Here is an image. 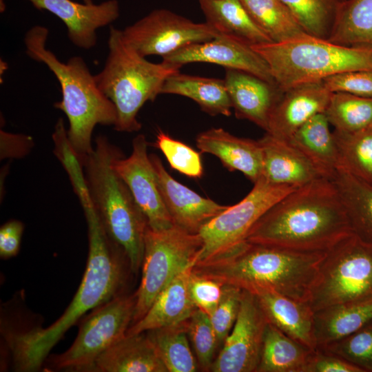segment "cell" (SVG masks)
Segmentation results:
<instances>
[{
  "instance_id": "obj_31",
  "label": "cell",
  "mask_w": 372,
  "mask_h": 372,
  "mask_svg": "<svg viewBox=\"0 0 372 372\" xmlns=\"http://www.w3.org/2000/svg\"><path fill=\"white\" fill-rule=\"evenodd\" d=\"M328 40L348 47L372 48V0H345Z\"/></svg>"
},
{
  "instance_id": "obj_47",
  "label": "cell",
  "mask_w": 372,
  "mask_h": 372,
  "mask_svg": "<svg viewBox=\"0 0 372 372\" xmlns=\"http://www.w3.org/2000/svg\"><path fill=\"white\" fill-rule=\"evenodd\" d=\"M83 3H87V4L93 3L92 0H83Z\"/></svg>"
},
{
  "instance_id": "obj_7",
  "label": "cell",
  "mask_w": 372,
  "mask_h": 372,
  "mask_svg": "<svg viewBox=\"0 0 372 372\" xmlns=\"http://www.w3.org/2000/svg\"><path fill=\"white\" fill-rule=\"evenodd\" d=\"M252 48L265 59L282 92L345 72L372 70V48L344 46L307 34Z\"/></svg>"
},
{
  "instance_id": "obj_42",
  "label": "cell",
  "mask_w": 372,
  "mask_h": 372,
  "mask_svg": "<svg viewBox=\"0 0 372 372\" xmlns=\"http://www.w3.org/2000/svg\"><path fill=\"white\" fill-rule=\"evenodd\" d=\"M322 82L331 92L372 97V70L345 72L329 76Z\"/></svg>"
},
{
  "instance_id": "obj_1",
  "label": "cell",
  "mask_w": 372,
  "mask_h": 372,
  "mask_svg": "<svg viewBox=\"0 0 372 372\" xmlns=\"http://www.w3.org/2000/svg\"><path fill=\"white\" fill-rule=\"evenodd\" d=\"M88 229L89 251L81 284L69 306L48 327L30 330L22 340L19 371L41 368L52 348L87 311L121 295L124 282L123 249L106 233L87 189L77 194Z\"/></svg>"
},
{
  "instance_id": "obj_35",
  "label": "cell",
  "mask_w": 372,
  "mask_h": 372,
  "mask_svg": "<svg viewBox=\"0 0 372 372\" xmlns=\"http://www.w3.org/2000/svg\"><path fill=\"white\" fill-rule=\"evenodd\" d=\"M342 167L372 185V125L354 132H333Z\"/></svg>"
},
{
  "instance_id": "obj_34",
  "label": "cell",
  "mask_w": 372,
  "mask_h": 372,
  "mask_svg": "<svg viewBox=\"0 0 372 372\" xmlns=\"http://www.w3.org/2000/svg\"><path fill=\"white\" fill-rule=\"evenodd\" d=\"M324 114L335 130L354 132L372 125V97L332 92Z\"/></svg>"
},
{
  "instance_id": "obj_18",
  "label": "cell",
  "mask_w": 372,
  "mask_h": 372,
  "mask_svg": "<svg viewBox=\"0 0 372 372\" xmlns=\"http://www.w3.org/2000/svg\"><path fill=\"white\" fill-rule=\"evenodd\" d=\"M331 93L322 81L300 84L283 91L271 112L266 133L288 141L309 119L324 113Z\"/></svg>"
},
{
  "instance_id": "obj_28",
  "label": "cell",
  "mask_w": 372,
  "mask_h": 372,
  "mask_svg": "<svg viewBox=\"0 0 372 372\" xmlns=\"http://www.w3.org/2000/svg\"><path fill=\"white\" fill-rule=\"evenodd\" d=\"M331 180L341 198L351 233L372 243V185L343 167Z\"/></svg>"
},
{
  "instance_id": "obj_40",
  "label": "cell",
  "mask_w": 372,
  "mask_h": 372,
  "mask_svg": "<svg viewBox=\"0 0 372 372\" xmlns=\"http://www.w3.org/2000/svg\"><path fill=\"white\" fill-rule=\"evenodd\" d=\"M242 289L224 285L221 300L210 316L218 346L223 345L236 320L240 304Z\"/></svg>"
},
{
  "instance_id": "obj_10",
  "label": "cell",
  "mask_w": 372,
  "mask_h": 372,
  "mask_svg": "<svg viewBox=\"0 0 372 372\" xmlns=\"http://www.w3.org/2000/svg\"><path fill=\"white\" fill-rule=\"evenodd\" d=\"M135 304V294H121L92 310L82 320L70 347L48 358V369L91 372L96 359L125 335Z\"/></svg>"
},
{
  "instance_id": "obj_16",
  "label": "cell",
  "mask_w": 372,
  "mask_h": 372,
  "mask_svg": "<svg viewBox=\"0 0 372 372\" xmlns=\"http://www.w3.org/2000/svg\"><path fill=\"white\" fill-rule=\"evenodd\" d=\"M38 10H47L60 19L68 30L70 41L76 47L89 50L97 43L96 30L116 21L120 15L117 0L98 4L72 0H26Z\"/></svg>"
},
{
  "instance_id": "obj_6",
  "label": "cell",
  "mask_w": 372,
  "mask_h": 372,
  "mask_svg": "<svg viewBox=\"0 0 372 372\" xmlns=\"http://www.w3.org/2000/svg\"><path fill=\"white\" fill-rule=\"evenodd\" d=\"M108 54L102 70L94 75L101 91L113 103L117 113L114 129L118 132L139 130L137 114L147 101L161 94L171 75L181 65L162 61L152 63L140 54L124 39L122 30L111 26Z\"/></svg>"
},
{
  "instance_id": "obj_41",
  "label": "cell",
  "mask_w": 372,
  "mask_h": 372,
  "mask_svg": "<svg viewBox=\"0 0 372 372\" xmlns=\"http://www.w3.org/2000/svg\"><path fill=\"white\" fill-rule=\"evenodd\" d=\"M222 283L192 272L189 278V292L196 307L209 317L218 305L223 292Z\"/></svg>"
},
{
  "instance_id": "obj_13",
  "label": "cell",
  "mask_w": 372,
  "mask_h": 372,
  "mask_svg": "<svg viewBox=\"0 0 372 372\" xmlns=\"http://www.w3.org/2000/svg\"><path fill=\"white\" fill-rule=\"evenodd\" d=\"M267 322L256 296L242 290L235 324L210 371L256 372Z\"/></svg>"
},
{
  "instance_id": "obj_2",
  "label": "cell",
  "mask_w": 372,
  "mask_h": 372,
  "mask_svg": "<svg viewBox=\"0 0 372 372\" xmlns=\"http://www.w3.org/2000/svg\"><path fill=\"white\" fill-rule=\"evenodd\" d=\"M332 180L320 178L297 187L255 223L246 241L300 251H326L351 234Z\"/></svg>"
},
{
  "instance_id": "obj_43",
  "label": "cell",
  "mask_w": 372,
  "mask_h": 372,
  "mask_svg": "<svg viewBox=\"0 0 372 372\" xmlns=\"http://www.w3.org/2000/svg\"><path fill=\"white\" fill-rule=\"evenodd\" d=\"M302 372H363L359 367L320 349L310 353Z\"/></svg>"
},
{
  "instance_id": "obj_32",
  "label": "cell",
  "mask_w": 372,
  "mask_h": 372,
  "mask_svg": "<svg viewBox=\"0 0 372 372\" xmlns=\"http://www.w3.org/2000/svg\"><path fill=\"white\" fill-rule=\"evenodd\" d=\"M145 332L167 371H197V363L188 340L186 321Z\"/></svg>"
},
{
  "instance_id": "obj_11",
  "label": "cell",
  "mask_w": 372,
  "mask_h": 372,
  "mask_svg": "<svg viewBox=\"0 0 372 372\" xmlns=\"http://www.w3.org/2000/svg\"><path fill=\"white\" fill-rule=\"evenodd\" d=\"M240 202L207 223L198 233L202 247L196 262L223 254L246 241L258 219L276 203L297 187L269 183L260 178Z\"/></svg>"
},
{
  "instance_id": "obj_21",
  "label": "cell",
  "mask_w": 372,
  "mask_h": 372,
  "mask_svg": "<svg viewBox=\"0 0 372 372\" xmlns=\"http://www.w3.org/2000/svg\"><path fill=\"white\" fill-rule=\"evenodd\" d=\"M203 153L218 157L229 171L242 172L254 183L261 178L262 152L258 141L236 136L222 128H211L196 136Z\"/></svg>"
},
{
  "instance_id": "obj_46",
  "label": "cell",
  "mask_w": 372,
  "mask_h": 372,
  "mask_svg": "<svg viewBox=\"0 0 372 372\" xmlns=\"http://www.w3.org/2000/svg\"><path fill=\"white\" fill-rule=\"evenodd\" d=\"M6 10V4L4 0H0V12L2 13Z\"/></svg>"
},
{
  "instance_id": "obj_20",
  "label": "cell",
  "mask_w": 372,
  "mask_h": 372,
  "mask_svg": "<svg viewBox=\"0 0 372 372\" xmlns=\"http://www.w3.org/2000/svg\"><path fill=\"white\" fill-rule=\"evenodd\" d=\"M258 141L262 152L261 178L267 182L299 187L324 178L308 158L288 141L266 133Z\"/></svg>"
},
{
  "instance_id": "obj_3",
  "label": "cell",
  "mask_w": 372,
  "mask_h": 372,
  "mask_svg": "<svg viewBox=\"0 0 372 372\" xmlns=\"http://www.w3.org/2000/svg\"><path fill=\"white\" fill-rule=\"evenodd\" d=\"M326 251H300L245 241L223 254L196 263L192 272L254 294L273 291L307 302Z\"/></svg>"
},
{
  "instance_id": "obj_26",
  "label": "cell",
  "mask_w": 372,
  "mask_h": 372,
  "mask_svg": "<svg viewBox=\"0 0 372 372\" xmlns=\"http://www.w3.org/2000/svg\"><path fill=\"white\" fill-rule=\"evenodd\" d=\"M206 23L219 34L254 45L272 42L240 0H198Z\"/></svg>"
},
{
  "instance_id": "obj_9",
  "label": "cell",
  "mask_w": 372,
  "mask_h": 372,
  "mask_svg": "<svg viewBox=\"0 0 372 372\" xmlns=\"http://www.w3.org/2000/svg\"><path fill=\"white\" fill-rule=\"evenodd\" d=\"M201 247L198 234L175 224L161 230L147 227L141 280L134 293L136 304L131 325L145 315L157 296L177 275L196 263Z\"/></svg>"
},
{
  "instance_id": "obj_27",
  "label": "cell",
  "mask_w": 372,
  "mask_h": 372,
  "mask_svg": "<svg viewBox=\"0 0 372 372\" xmlns=\"http://www.w3.org/2000/svg\"><path fill=\"white\" fill-rule=\"evenodd\" d=\"M317 348L343 338L372 322V300L338 304L314 311Z\"/></svg>"
},
{
  "instance_id": "obj_36",
  "label": "cell",
  "mask_w": 372,
  "mask_h": 372,
  "mask_svg": "<svg viewBox=\"0 0 372 372\" xmlns=\"http://www.w3.org/2000/svg\"><path fill=\"white\" fill-rule=\"evenodd\" d=\"M291 11L304 32L329 39L339 10L345 0H280Z\"/></svg>"
},
{
  "instance_id": "obj_14",
  "label": "cell",
  "mask_w": 372,
  "mask_h": 372,
  "mask_svg": "<svg viewBox=\"0 0 372 372\" xmlns=\"http://www.w3.org/2000/svg\"><path fill=\"white\" fill-rule=\"evenodd\" d=\"M147 145L145 136L138 134L133 139L131 155L123 158L120 154L113 167L128 187L148 226L154 230L165 229L174 224L163 201Z\"/></svg>"
},
{
  "instance_id": "obj_12",
  "label": "cell",
  "mask_w": 372,
  "mask_h": 372,
  "mask_svg": "<svg viewBox=\"0 0 372 372\" xmlns=\"http://www.w3.org/2000/svg\"><path fill=\"white\" fill-rule=\"evenodd\" d=\"M125 41L146 57L163 58L189 44L220 35L207 23H195L167 9H156L122 30Z\"/></svg>"
},
{
  "instance_id": "obj_37",
  "label": "cell",
  "mask_w": 372,
  "mask_h": 372,
  "mask_svg": "<svg viewBox=\"0 0 372 372\" xmlns=\"http://www.w3.org/2000/svg\"><path fill=\"white\" fill-rule=\"evenodd\" d=\"M372 372V322L357 331L317 348Z\"/></svg>"
},
{
  "instance_id": "obj_45",
  "label": "cell",
  "mask_w": 372,
  "mask_h": 372,
  "mask_svg": "<svg viewBox=\"0 0 372 372\" xmlns=\"http://www.w3.org/2000/svg\"><path fill=\"white\" fill-rule=\"evenodd\" d=\"M1 158H21L28 154L33 146L32 137L1 130Z\"/></svg>"
},
{
  "instance_id": "obj_5",
  "label": "cell",
  "mask_w": 372,
  "mask_h": 372,
  "mask_svg": "<svg viewBox=\"0 0 372 372\" xmlns=\"http://www.w3.org/2000/svg\"><path fill=\"white\" fill-rule=\"evenodd\" d=\"M121 150L104 135L81 162L86 187L96 212L110 238L125 251L132 271L142 265L146 217L113 167Z\"/></svg>"
},
{
  "instance_id": "obj_4",
  "label": "cell",
  "mask_w": 372,
  "mask_h": 372,
  "mask_svg": "<svg viewBox=\"0 0 372 372\" xmlns=\"http://www.w3.org/2000/svg\"><path fill=\"white\" fill-rule=\"evenodd\" d=\"M48 33V28L39 25L28 30L24 37L26 53L32 59L44 63L59 82L62 99L54 107L68 119V139L81 163L94 149L92 136L95 126H114L116 110L99 88L82 57L72 56L63 63L46 48Z\"/></svg>"
},
{
  "instance_id": "obj_17",
  "label": "cell",
  "mask_w": 372,
  "mask_h": 372,
  "mask_svg": "<svg viewBox=\"0 0 372 372\" xmlns=\"http://www.w3.org/2000/svg\"><path fill=\"white\" fill-rule=\"evenodd\" d=\"M149 158L163 201L174 224L198 234L207 223L227 207L178 183L167 172L157 155L149 154Z\"/></svg>"
},
{
  "instance_id": "obj_23",
  "label": "cell",
  "mask_w": 372,
  "mask_h": 372,
  "mask_svg": "<svg viewBox=\"0 0 372 372\" xmlns=\"http://www.w3.org/2000/svg\"><path fill=\"white\" fill-rule=\"evenodd\" d=\"M254 295L269 322L294 340L316 349L314 311L307 302L273 291H260Z\"/></svg>"
},
{
  "instance_id": "obj_25",
  "label": "cell",
  "mask_w": 372,
  "mask_h": 372,
  "mask_svg": "<svg viewBox=\"0 0 372 372\" xmlns=\"http://www.w3.org/2000/svg\"><path fill=\"white\" fill-rule=\"evenodd\" d=\"M329 125L324 113L318 114L301 126L288 141L308 158L322 177L331 180L342 164Z\"/></svg>"
},
{
  "instance_id": "obj_33",
  "label": "cell",
  "mask_w": 372,
  "mask_h": 372,
  "mask_svg": "<svg viewBox=\"0 0 372 372\" xmlns=\"http://www.w3.org/2000/svg\"><path fill=\"white\" fill-rule=\"evenodd\" d=\"M240 1L272 42H281L306 34L280 0Z\"/></svg>"
},
{
  "instance_id": "obj_29",
  "label": "cell",
  "mask_w": 372,
  "mask_h": 372,
  "mask_svg": "<svg viewBox=\"0 0 372 372\" xmlns=\"http://www.w3.org/2000/svg\"><path fill=\"white\" fill-rule=\"evenodd\" d=\"M161 94L183 96L194 101L211 115L229 116L232 105L224 79L181 74L169 76Z\"/></svg>"
},
{
  "instance_id": "obj_44",
  "label": "cell",
  "mask_w": 372,
  "mask_h": 372,
  "mask_svg": "<svg viewBox=\"0 0 372 372\" xmlns=\"http://www.w3.org/2000/svg\"><path fill=\"white\" fill-rule=\"evenodd\" d=\"M24 225L18 220H10L0 228V257L8 259L17 255Z\"/></svg>"
},
{
  "instance_id": "obj_30",
  "label": "cell",
  "mask_w": 372,
  "mask_h": 372,
  "mask_svg": "<svg viewBox=\"0 0 372 372\" xmlns=\"http://www.w3.org/2000/svg\"><path fill=\"white\" fill-rule=\"evenodd\" d=\"M312 351L267 322L256 372H302Z\"/></svg>"
},
{
  "instance_id": "obj_24",
  "label": "cell",
  "mask_w": 372,
  "mask_h": 372,
  "mask_svg": "<svg viewBox=\"0 0 372 372\" xmlns=\"http://www.w3.org/2000/svg\"><path fill=\"white\" fill-rule=\"evenodd\" d=\"M91 372H168L146 332L125 334L94 361Z\"/></svg>"
},
{
  "instance_id": "obj_8",
  "label": "cell",
  "mask_w": 372,
  "mask_h": 372,
  "mask_svg": "<svg viewBox=\"0 0 372 372\" xmlns=\"http://www.w3.org/2000/svg\"><path fill=\"white\" fill-rule=\"evenodd\" d=\"M372 300V243L352 233L327 250L320 262L307 303L313 311Z\"/></svg>"
},
{
  "instance_id": "obj_15",
  "label": "cell",
  "mask_w": 372,
  "mask_h": 372,
  "mask_svg": "<svg viewBox=\"0 0 372 372\" xmlns=\"http://www.w3.org/2000/svg\"><path fill=\"white\" fill-rule=\"evenodd\" d=\"M163 61L181 66L196 62L217 64L276 84L267 63L252 46L229 36L220 34L207 41L189 44L163 57Z\"/></svg>"
},
{
  "instance_id": "obj_39",
  "label": "cell",
  "mask_w": 372,
  "mask_h": 372,
  "mask_svg": "<svg viewBox=\"0 0 372 372\" xmlns=\"http://www.w3.org/2000/svg\"><path fill=\"white\" fill-rule=\"evenodd\" d=\"M186 327L199 365L203 369L210 370L218 347L210 317L196 309L186 320Z\"/></svg>"
},
{
  "instance_id": "obj_22",
  "label": "cell",
  "mask_w": 372,
  "mask_h": 372,
  "mask_svg": "<svg viewBox=\"0 0 372 372\" xmlns=\"http://www.w3.org/2000/svg\"><path fill=\"white\" fill-rule=\"evenodd\" d=\"M192 267L180 272L161 291L145 315L129 327L127 335L179 324L192 316L197 309L189 288Z\"/></svg>"
},
{
  "instance_id": "obj_19",
  "label": "cell",
  "mask_w": 372,
  "mask_h": 372,
  "mask_svg": "<svg viewBox=\"0 0 372 372\" xmlns=\"http://www.w3.org/2000/svg\"><path fill=\"white\" fill-rule=\"evenodd\" d=\"M224 81L236 116L267 131L282 91L276 84L238 70L225 69Z\"/></svg>"
},
{
  "instance_id": "obj_38",
  "label": "cell",
  "mask_w": 372,
  "mask_h": 372,
  "mask_svg": "<svg viewBox=\"0 0 372 372\" xmlns=\"http://www.w3.org/2000/svg\"><path fill=\"white\" fill-rule=\"evenodd\" d=\"M154 146L163 152L174 169L190 178L202 177L203 167L200 154L187 144L159 131Z\"/></svg>"
}]
</instances>
